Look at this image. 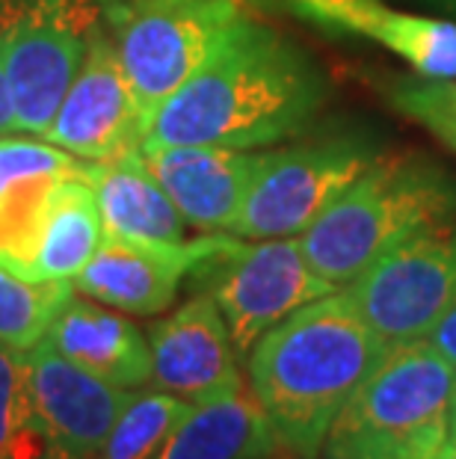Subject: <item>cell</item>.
Instances as JSON below:
<instances>
[{
  "instance_id": "obj_1",
  "label": "cell",
  "mask_w": 456,
  "mask_h": 459,
  "mask_svg": "<svg viewBox=\"0 0 456 459\" xmlns=\"http://www.w3.org/2000/svg\"><path fill=\"white\" fill-rule=\"evenodd\" d=\"M320 104L323 81L312 60L276 30L240 15L199 72L158 107L140 149L249 152L303 134Z\"/></svg>"
},
{
  "instance_id": "obj_2",
  "label": "cell",
  "mask_w": 456,
  "mask_h": 459,
  "mask_svg": "<svg viewBox=\"0 0 456 459\" xmlns=\"http://www.w3.org/2000/svg\"><path fill=\"white\" fill-rule=\"evenodd\" d=\"M383 350L347 288L297 308L255 341L249 350V388L264 406L285 456L323 454L329 427Z\"/></svg>"
},
{
  "instance_id": "obj_3",
  "label": "cell",
  "mask_w": 456,
  "mask_h": 459,
  "mask_svg": "<svg viewBox=\"0 0 456 459\" xmlns=\"http://www.w3.org/2000/svg\"><path fill=\"white\" fill-rule=\"evenodd\" d=\"M456 368L430 338L388 344L347 397L323 442L326 459H426L448 445Z\"/></svg>"
},
{
  "instance_id": "obj_4",
  "label": "cell",
  "mask_w": 456,
  "mask_h": 459,
  "mask_svg": "<svg viewBox=\"0 0 456 459\" xmlns=\"http://www.w3.org/2000/svg\"><path fill=\"white\" fill-rule=\"evenodd\" d=\"M456 187L448 175L415 160H374L299 234V247L335 288H347L406 234L448 222Z\"/></svg>"
},
{
  "instance_id": "obj_5",
  "label": "cell",
  "mask_w": 456,
  "mask_h": 459,
  "mask_svg": "<svg viewBox=\"0 0 456 459\" xmlns=\"http://www.w3.org/2000/svg\"><path fill=\"white\" fill-rule=\"evenodd\" d=\"M240 15L235 0H125L116 9V51L145 128Z\"/></svg>"
},
{
  "instance_id": "obj_6",
  "label": "cell",
  "mask_w": 456,
  "mask_h": 459,
  "mask_svg": "<svg viewBox=\"0 0 456 459\" xmlns=\"http://www.w3.org/2000/svg\"><path fill=\"white\" fill-rule=\"evenodd\" d=\"M196 273L208 279L237 356H249L255 341L297 308L338 290L305 261L299 238L240 243L226 234Z\"/></svg>"
},
{
  "instance_id": "obj_7",
  "label": "cell",
  "mask_w": 456,
  "mask_h": 459,
  "mask_svg": "<svg viewBox=\"0 0 456 459\" xmlns=\"http://www.w3.org/2000/svg\"><path fill=\"white\" fill-rule=\"evenodd\" d=\"M347 290L385 347L426 338L456 294V229L433 222L409 231Z\"/></svg>"
},
{
  "instance_id": "obj_8",
  "label": "cell",
  "mask_w": 456,
  "mask_h": 459,
  "mask_svg": "<svg viewBox=\"0 0 456 459\" xmlns=\"http://www.w3.org/2000/svg\"><path fill=\"white\" fill-rule=\"evenodd\" d=\"M371 166L374 154L353 140L261 154L244 208L228 234L249 240L299 238Z\"/></svg>"
},
{
  "instance_id": "obj_9",
  "label": "cell",
  "mask_w": 456,
  "mask_h": 459,
  "mask_svg": "<svg viewBox=\"0 0 456 459\" xmlns=\"http://www.w3.org/2000/svg\"><path fill=\"white\" fill-rule=\"evenodd\" d=\"M92 30V9L83 0H30L0 30L18 131H47L83 63Z\"/></svg>"
},
{
  "instance_id": "obj_10",
  "label": "cell",
  "mask_w": 456,
  "mask_h": 459,
  "mask_svg": "<svg viewBox=\"0 0 456 459\" xmlns=\"http://www.w3.org/2000/svg\"><path fill=\"white\" fill-rule=\"evenodd\" d=\"M145 122L110 36L99 27L45 140L83 160H110L140 149Z\"/></svg>"
},
{
  "instance_id": "obj_11",
  "label": "cell",
  "mask_w": 456,
  "mask_h": 459,
  "mask_svg": "<svg viewBox=\"0 0 456 459\" xmlns=\"http://www.w3.org/2000/svg\"><path fill=\"white\" fill-rule=\"evenodd\" d=\"M222 238L226 231L190 243H149L104 234L99 252L72 285L77 294L119 308L125 315H160L176 302L184 276L196 273Z\"/></svg>"
},
{
  "instance_id": "obj_12",
  "label": "cell",
  "mask_w": 456,
  "mask_h": 459,
  "mask_svg": "<svg viewBox=\"0 0 456 459\" xmlns=\"http://www.w3.org/2000/svg\"><path fill=\"white\" fill-rule=\"evenodd\" d=\"M30 359V388L36 412L51 438L56 459H92L119 421L133 392L90 374L65 359L51 341L42 338Z\"/></svg>"
},
{
  "instance_id": "obj_13",
  "label": "cell",
  "mask_w": 456,
  "mask_h": 459,
  "mask_svg": "<svg viewBox=\"0 0 456 459\" xmlns=\"http://www.w3.org/2000/svg\"><path fill=\"white\" fill-rule=\"evenodd\" d=\"M151 385L187 403L244 385L226 317L211 294H199L149 329Z\"/></svg>"
},
{
  "instance_id": "obj_14",
  "label": "cell",
  "mask_w": 456,
  "mask_h": 459,
  "mask_svg": "<svg viewBox=\"0 0 456 459\" xmlns=\"http://www.w3.org/2000/svg\"><path fill=\"white\" fill-rule=\"evenodd\" d=\"M140 154L190 226L226 234L244 208L261 160V154L226 145H160L140 149Z\"/></svg>"
},
{
  "instance_id": "obj_15",
  "label": "cell",
  "mask_w": 456,
  "mask_h": 459,
  "mask_svg": "<svg viewBox=\"0 0 456 459\" xmlns=\"http://www.w3.org/2000/svg\"><path fill=\"white\" fill-rule=\"evenodd\" d=\"M285 454L252 388L190 403L154 459H270Z\"/></svg>"
},
{
  "instance_id": "obj_16",
  "label": "cell",
  "mask_w": 456,
  "mask_h": 459,
  "mask_svg": "<svg viewBox=\"0 0 456 459\" xmlns=\"http://www.w3.org/2000/svg\"><path fill=\"white\" fill-rule=\"evenodd\" d=\"M65 359L119 388L151 383V347L140 326L90 299L72 297L45 335Z\"/></svg>"
},
{
  "instance_id": "obj_17",
  "label": "cell",
  "mask_w": 456,
  "mask_h": 459,
  "mask_svg": "<svg viewBox=\"0 0 456 459\" xmlns=\"http://www.w3.org/2000/svg\"><path fill=\"white\" fill-rule=\"evenodd\" d=\"M303 15L323 27L371 39L400 56L403 63H409L421 77L456 81V22L400 13V9L383 6L376 0L303 9Z\"/></svg>"
},
{
  "instance_id": "obj_18",
  "label": "cell",
  "mask_w": 456,
  "mask_h": 459,
  "mask_svg": "<svg viewBox=\"0 0 456 459\" xmlns=\"http://www.w3.org/2000/svg\"><path fill=\"white\" fill-rule=\"evenodd\" d=\"M90 181L99 199L104 234L149 243H184L187 220L145 166L140 149L92 160Z\"/></svg>"
},
{
  "instance_id": "obj_19",
  "label": "cell",
  "mask_w": 456,
  "mask_h": 459,
  "mask_svg": "<svg viewBox=\"0 0 456 459\" xmlns=\"http://www.w3.org/2000/svg\"><path fill=\"white\" fill-rule=\"evenodd\" d=\"M92 166V160H90ZM104 240V220L95 199L90 169L69 175L60 184L47 217L42 247H39L36 273L39 279L74 281L81 270L92 261Z\"/></svg>"
},
{
  "instance_id": "obj_20",
  "label": "cell",
  "mask_w": 456,
  "mask_h": 459,
  "mask_svg": "<svg viewBox=\"0 0 456 459\" xmlns=\"http://www.w3.org/2000/svg\"><path fill=\"white\" fill-rule=\"evenodd\" d=\"M69 175L77 172L36 175V178L18 181L0 193V264L18 273V276L42 281L36 273L39 247H42L45 226L47 217H51L56 193H60V184Z\"/></svg>"
},
{
  "instance_id": "obj_21",
  "label": "cell",
  "mask_w": 456,
  "mask_h": 459,
  "mask_svg": "<svg viewBox=\"0 0 456 459\" xmlns=\"http://www.w3.org/2000/svg\"><path fill=\"white\" fill-rule=\"evenodd\" d=\"M0 459H56L30 388V359L0 341Z\"/></svg>"
},
{
  "instance_id": "obj_22",
  "label": "cell",
  "mask_w": 456,
  "mask_h": 459,
  "mask_svg": "<svg viewBox=\"0 0 456 459\" xmlns=\"http://www.w3.org/2000/svg\"><path fill=\"white\" fill-rule=\"evenodd\" d=\"M72 297V281L24 279L0 264V341L15 350H33Z\"/></svg>"
},
{
  "instance_id": "obj_23",
  "label": "cell",
  "mask_w": 456,
  "mask_h": 459,
  "mask_svg": "<svg viewBox=\"0 0 456 459\" xmlns=\"http://www.w3.org/2000/svg\"><path fill=\"white\" fill-rule=\"evenodd\" d=\"M190 403L169 392L133 394L92 459H154Z\"/></svg>"
},
{
  "instance_id": "obj_24",
  "label": "cell",
  "mask_w": 456,
  "mask_h": 459,
  "mask_svg": "<svg viewBox=\"0 0 456 459\" xmlns=\"http://www.w3.org/2000/svg\"><path fill=\"white\" fill-rule=\"evenodd\" d=\"M90 160L60 149L54 143H36L24 136H0V193L18 181L36 178V175H65L83 172Z\"/></svg>"
},
{
  "instance_id": "obj_25",
  "label": "cell",
  "mask_w": 456,
  "mask_h": 459,
  "mask_svg": "<svg viewBox=\"0 0 456 459\" xmlns=\"http://www.w3.org/2000/svg\"><path fill=\"white\" fill-rule=\"evenodd\" d=\"M394 104L430 128L442 143L456 136V81H409L394 90Z\"/></svg>"
},
{
  "instance_id": "obj_26",
  "label": "cell",
  "mask_w": 456,
  "mask_h": 459,
  "mask_svg": "<svg viewBox=\"0 0 456 459\" xmlns=\"http://www.w3.org/2000/svg\"><path fill=\"white\" fill-rule=\"evenodd\" d=\"M426 338H430V344L456 368V294L451 299V306L444 308V315L439 317V324L433 326V332Z\"/></svg>"
},
{
  "instance_id": "obj_27",
  "label": "cell",
  "mask_w": 456,
  "mask_h": 459,
  "mask_svg": "<svg viewBox=\"0 0 456 459\" xmlns=\"http://www.w3.org/2000/svg\"><path fill=\"white\" fill-rule=\"evenodd\" d=\"M4 131H15V110H13V95H9V83H6L4 42H0V134Z\"/></svg>"
},
{
  "instance_id": "obj_28",
  "label": "cell",
  "mask_w": 456,
  "mask_h": 459,
  "mask_svg": "<svg viewBox=\"0 0 456 459\" xmlns=\"http://www.w3.org/2000/svg\"><path fill=\"white\" fill-rule=\"evenodd\" d=\"M297 9H323V6H344V4H356V0H294Z\"/></svg>"
},
{
  "instance_id": "obj_29",
  "label": "cell",
  "mask_w": 456,
  "mask_h": 459,
  "mask_svg": "<svg viewBox=\"0 0 456 459\" xmlns=\"http://www.w3.org/2000/svg\"><path fill=\"white\" fill-rule=\"evenodd\" d=\"M448 445L456 447V383L451 392V412H448Z\"/></svg>"
},
{
  "instance_id": "obj_30",
  "label": "cell",
  "mask_w": 456,
  "mask_h": 459,
  "mask_svg": "<svg viewBox=\"0 0 456 459\" xmlns=\"http://www.w3.org/2000/svg\"><path fill=\"white\" fill-rule=\"evenodd\" d=\"M426 459H456V447H451V445H444V447H439L433 456H426Z\"/></svg>"
},
{
  "instance_id": "obj_31",
  "label": "cell",
  "mask_w": 456,
  "mask_h": 459,
  "mask_svg": "<svg viewBox=\"0 0 456 459\" xmlns=\"http://www.w3.org/2000/svg\"><path fill=\"white\" fill-rule=\"evenodd\" d=\"M270 459H290V456H285V454H276V456H270Z\"/></svg>"
},
{
  "instance_id": "obj_32",
  "label": "cell",
  "mask_w": 456,
  "mask_h": 459,
  "mask_svg": "<svg viewBox=\"0 0 456 459\" xmlns=\"http://www.w3.org/2000/svg\"><path fill=\"white\" fill-rule=\"evenodd\" d=\"M448 145H451V149H453V152H456V136H453V140H451V143H448Z\"/></svg>"
}]
</instances>
